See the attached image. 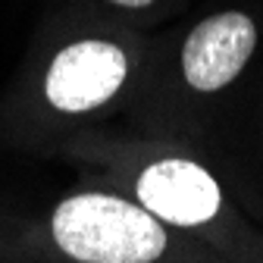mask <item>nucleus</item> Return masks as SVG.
I'll use <instances>...</instances> for the list:
<instances>
[{
    "instance_id": "3",
    "label": "nucleus",
    "mask_w": 263,
    "mask_h": 263,
    "mask_svg": "<svg viewBox=\"0 0 263 263\" xmlns=\"http://www.w3.org/2000/svg\"><path fill=\"white\" fill-rule=\"evenodd\" d=\"M257 31L245 13H219L197 25L182 50V69L191 88L219 91L251 60Z\"/></svg>"
},
{
    "instance_id": "1",
    "label": "nucleus",
    "mask_w": 263,
    "mask_h": 263,
    "mask_svg": "<svg viewBox=\"0 0 263 263\" xmlns=\"http://www.w3.org/2000/svg\"><path fill=\"white\" fill-rule=\"evenodd\" d=\"M57 245L82 263H154L166 248L160 219L110 194H76L50 219Z\"/></svg>"
},
{
    "instance_id": "4",
    "label": "nucleus",
    "mask_w": 263,
    "mask_h": 263,
    "mask_svg": "<svg viewBox=\"0 0 263 263\" xmlns=\"http://www.w3.org/2000/svg\"><path fill=\"white\" fill-rule=\"evenodd\" d=\"M138 201L157 219L201 226L219 210V188L207 170L188 160H160L138 179Z\"/></svg>"
},
{
    "instance_id": "5",
    "label": "nucleus",
    "mask_w": 263,
    "mask_h": 263,
    "mask_svg": "<svg viewBox=\"0 0 263 263\" xmlns=\"http://www.w3.org/2000/svg\"><path fill=\"white\" fill-rule=\"evenodd\" d=\"M113 4H119V7H128V10H138V7H151L154 0H113Z\"/></svg>"
},
{
    "instance_id": "2",
    "label": "nucleus",
    "mask_w": 263,
    "mask_h": 263,
    "mask_svg": "<svg viewBox=\"0 0 263 263\" xmlns=\"http://www.w3.org/2000/svg\"><path fill=\"white\" fill-rule=\"evenodd\" d=\"M125 53L110 41H76L47 69V101L63 113H85L107 104L125 82Z\"/></svg>"
}]
</instances>
